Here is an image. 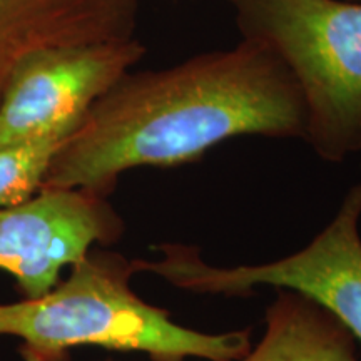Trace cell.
<instances>
[{"instance_id":"obj_1","label":"cell","mask_w":361,"mask_h":361,"mask_svg":"<svg viewBox=\"0 0 361 361\" xmlns=\"http://www.w3.org/2000/svg\"><path fill=\"white\" fill-rule=\"evenodd\" d=\"M305 102L290 71L241 39L168 69L128 72L67 137L42 189L109 197L129 169L174 168L239 135L305 137Z\"/></svg>"},{"instance_id":"obj_2","label":"cell","mask_w":361,"mask_h":361,"mask_svg":"<svg viewBox=\"0 0 361 361\" xmlns=\"http://www.w3.org/2000/svg\"><path fill=\"white\" fill-rule=\"evenodd\" d=\"M133 259L94 247L71 273L39 298L0 303V338L20 340L24 361H71L82 346L135 351L152 361H241L251 329L202 333L180 326L130 288Z\"/></svg>"},{"instance_id":"obj_3","label":"cell","mask_w":361,"mask_h":361,"mask_svg":"<svg viewBox=\"0 0 361 361\" xmlns=\"http://www.w3.org/2000/svg\"><path fill=\"white\" fill-rule=\"evenodd\" d=\"M243 39L290 71L306 111L305 137L324 161L361 151L360 0H233Z\"/></svg>"},{"instance_id":"obj_4","label":"cell","mask_w":361,"mask_h":361,"mask_svg":"<svg viewBox=\"0 0 361 361\" xmlns=\"http://www.w3.org/2000/svg\"><path fill=\"white\" fill-rule=\"evenodd\" d=\"M361 183L355 184L326 228L301 251L255 266L207 264L194 246L162 243V258L133 259L135 273H151L194 295L250 296L274 286L303 295L329 311L361 341Z\"/></svg>"},{"instance_id":"obj_5","label":"cell","mask_w":361,"mask_h":361,"mask_svg":"<svg viewBox=\"0 0 361 361\" xmlns=\"http://www.w3.org/2000/svg\"><path fill=\"white\" fill-rule=\"evenodd\" d=\"M124 221L107 197L84 189H40L24 204L0 209V271L24 298H39L94 247L124 234Z\"/></svg>"},{"instance_id":"obj_6","label":"cell","mask_w":361,"mask_h":361,"mask_svg":"<svg viewBox=\"0 0 361 361\" xmlns=\"http://www.w3.org/2000/svg\"><path fill=\"white\" fill-rule=\"evenodd\" d=\"M146 54L137 37L40 54L0 101V147L74 133L90 107Z\"/></svg>"},{"instance_id":"obj_7","label":"cell","mask_w":361,"mask_h":361,"mask_svg":"<svg viewBox=\"0 0 361 361\" xmlns=\"http://www.w3.org/2000/svg\"><path fill=\"white\" fill-rule=\"evenodd\" d=\"M139 0H0V101L40 54L135 37Z\"/></svg>"},{"instance_id":"obj_8","label":"cell","mask_w":361,"mask_h":361,"mask_svg":"<svg viewBox=\"0 0 361 361\" xmlns=\"http://www.w3.org/2000/svg\"><path fill=\"white\" fill-rule=\"evenodd\" d=\"M241 361H360L355 336L329 311L296 291L278 290L266 329Z\"/></svg>"},{"instance_id":"obj_9","label":"cell","mask_w":361,"mask_h":361,"mask_svg":"<svg viewBox=\"0 0 361 361\" xmlns=\"http://www.w3.org/2000/svg\"><path fill=\"white\" fill-rule=\"evenodd\" d=\"M72 133H51L0 147V209L24 204L42 189L54 157Z\"/></svg>"},{"instance_id":"obj_10","label":"cell","mask_w":361,"mask_h":361,"mask_svg":"<svg viewBox=\"0 0 361 361\" xmlns=\"http://www.w3.org/2000/svg\"><path fill=\"white\" fill-rule=\"evenodd\" d=\"M104 361H112V360H104Z\"/></svg>"},{"instance_id":"obj_11","label":"cell","mask_w":361,"mask_h":361,"mask_svg":"<svg viewBox=\"0 0 361 361\" xmlns=\"http://www.w3.org/2000/svg\"><path fill=\"white\" fill-rule=\"evenodd\" d=\"M360 2H361V0H360Z\"/></svg>"}]
</instances>
